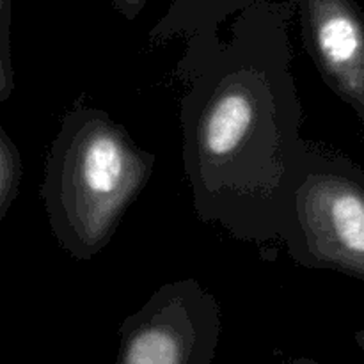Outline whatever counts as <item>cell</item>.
<instances>
[{"label":"cell","mask_w":364,"mask_h":364,"mask_svg":"<svg viewBox=\"0 0 364 364\" xmlns=\"http://www.w3.org/2000/svg\"><path fill=\"white\" fill-rule=\"evenodd\" d=\"M287 28L238 21L183 80V167L199 219L238 240H283L302 139V105Z\"/></svg>","instance_id":"6da1fadb"},{"label":"cell","mask_w":364,"mask_h":364,"mask_svg":"<svg viewBox=\"0 0 364 364\" xmlns=\"http://www.w3.org/2000/svg\"><path fill=\"white\" fill-rule=\"evenodd\" d=\"M155 160L105 110H70L52 142L41 185L60 247L80 262L100 255L148 185Z\"/></svg>","instance_id":"7a4b0ae2"},{"label":"cell","mask_w":364,"mask_h":364,"mask_svg":"<svg viewBox=\"0 0 364 364\" xmlns=\"http://www.w3.org/2000/svg\"><path fill=\"white\" fill-rule=\"evenodd\" d=\"M283 242L295 263L364 283V169L309 142L299 164Z\"/></svg>","instance_id":"3957f363"},{"label":"cell","mask_w":364,"mask_h":364,"mask_svg":"<svg viewBox=\"0 0 364 364\" xmlns=\"http://www.w3.org/2000/svg\"><path fill=\"white\" fill-rule=\"evenodd\" d=\"M220 308L199 281L166 283L123 320L116 364H212Z\"/></svg>","instance_id":"277c9868"},{"label":"cell","mask_w":364,"mask_h":364,"mask_svg":"<svg viewBox=\"0 0 364 364\" xmlns=\"http://www.w3.org/2000/svg\"><path fill=\"white\" fill-rule=\"evenodd\" d=\"M302 36L327 87L364 124V14L354 0H302Z\"/></svg>","instance_id":"5b68a950"},{"label":"cell","mask_w":364,"mask_h":364,"mask_svg":"<svg viewBox=\"0 0 364 364\" xmlns=\"http://www.w3.org/2000/svg\"><path fill=\"white\" fill-rule=\"evenodd\" d=\"M21 181V159L16 144L0 128V219L7 215L16 199Z\"/></svg>","instance_id":"8992f818"},{"label":"cell","mask_w":364,"mask_h":364,"mask_svg":"<svg viewBox=\"0 0 364 364\" xmlns=\"http://www.w3.org/2000/svg\"><path fill=\"white\" fill-rule=\"evenodd\" d=\"M144 6V0H117V7L127 18H134Z\"/></svg>","instance_id":"52a82bcc"},{"label":"cell","mask_w":364,"mask_h":364,"mask_svg":"<svg viewBox=\"0 0 364 364\" xmlns=\"http://www.w3.org/2000/svg\"><path fill=\"white\" fill-rule=\"evenodd\" d=\"M355 343H358V347L361 348V352L364 354V327L355 333Z\"/></svg>","instance_id":"ba28073f"},{"label":"cell","mask_w":364,"mask_h":364,"mask_svg":"<svg viewBox=\"0 0 364 364\" xmlns=\"http://www.w3.org/2000/svg\"><path fill=\"white\" fill-rule=\"evenodd\" d=\"M290 364H322V363L315 361V359H309V358H295Z\"/></svg>","instance_id":"9c48e42d"}]
</instances>
